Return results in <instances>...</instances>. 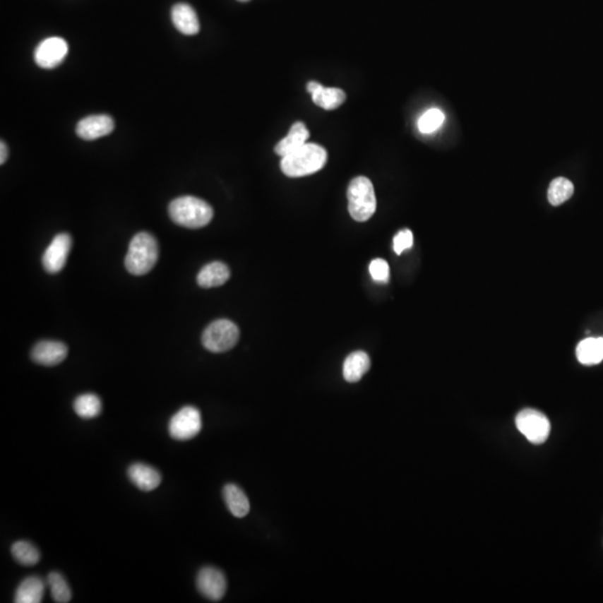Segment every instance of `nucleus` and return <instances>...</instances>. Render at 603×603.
<instances>
[{
    "mask_svg": "<svg viewBox=\"0 0 603 603\" xmlns=\"http://www.w3.org/2000/svg\"><path fill=\"white\" fill-rule=\"evenodd\" d=\"M328 153L326 149L315 143H305L294 153L282 157L280 169L285 176L291 178L315 174L326 166Z\"/></svg>",
    "mask_w": 603,
    "mask_h": 603,
    "instance_id": "nucleus-1",
    "label": "nucleus"
},
{
    "mask_svg": "<svg viewBox=\"0 0 603 603\" xmlns=\"http://www.w3.org/2000/svg\"><path fill=\"white\" fill-rule=\"evenodd\" d=\"M169 216L174 224L190 229L203 228L214 217L209 203L193 196L177 198L169 205Z\"/></svg>",
    "mask_w": 603,
    "mask_h": 603,
    "instance_id": "nucleus-2",
    "label": "nucleus"
},
{
    "mask_svg": "<svg viewBox=\"0 0 603 603\" xmlns=\"http://www.w3.org/2000/svg\"><path fill=\"white\" fill-rule=\"evenodd\" d=\"M157 239L149 232H141L132 238L124 264L132 275H145L157 264Z\"/></svg>",
    "mask_w": 603,
    "mask_h": 603,
    "instance_id": "nucleus-3",
    "label": "nucleus"
},
{
    "mask_svg": "<svg viewBox=\"0 0 603 603\" xmlns=\"http://www.w3.org/2000/svg\"><path fill=\"white\" fill-rule=\"evenodd\" d=\"M349 213L357 222H366L374 216L376 209L374 188L366 177H357L347 188Z\"/></svg>",
    "mask_w": 603,
    "mask_h": 603,
    "instance_id": "nucleus-4",
    "label": "nucleus"
},
{
    "mask_svg": "<svg viewBox=\"0 0 603 603\" xmlns=\"http://www.w3.org/2000/svg\"><path fill=\"white\" fill-rule=\"evenodd\" d=\"M239 340V328L229 320H217L207 326L201 342L210 352L222 353L232 350Z\"/></svg>",
    "mask_w": 603,
    "mask_h": 603,
    "instance_id": "nucleus-5",
    "label": "nucleus"
},
{
    "mask_svg": "<svg viewBox=\"0 0 603 603\" xmlns=\"http://www.w3.org/2000/svg\"><path fill=\"white\" fill-rule=\"evenodd\" d=\"M516 427L534 445L545 443L550 436L551 424L541 411L526 408L516 416Z\"/></svg>",
    "mask_w": 603,
    "mask_h": 603,
    "instance_id": "nucleus-6",
    "label": "nucleus"
},
{
    "mask_svg": "<svg viewBox=\"0 0 603 603\" xmlns=\"http://www.w3.org/2000/svg\"><path fill=\"white\" fill-rule=\"evenodd\" d=\"M203 428L201 411L195 407H184L169 422V434L177 441H189Z\"/></svg>",
    "mask_w": 603,
    "mask_h": 603,
    "instance_id": "nucleus-7",
    "label": "nucleus"
},
{
    "mask_svg": "<svg viewBox=\"0 0 603 603\" xmlns=\"http://www.w3.org/2000/svg\"><path fill=\"white\" fill-rule=\"evenodd\" d=\"M68 54V44L61 37L44 40L34 52L36 64L42 68L51 70L61 65Z\"/></svg>",
    "mask_w": 603,
    "mask_h": 603,
    "instance_id": "nucleus-8",
    "label": "nucleus"
},
{
    "mask_svg": "<svg viewBox=\"0 0 603 603\" xmlns=\"http://www.w3.org/2000/svg\"><path fill=\"white\" fill-rule=\"evenodd\" d=\"M72 249V237L66 232H61L54 237L43 255L44 268L49 274H56L64 268L67 257Z\"/></svg>",
    "mask_w": 603,
    "mask_h": 603,
    "instance_id": "nucleus-9",
    "label": "nucleus"
},
{
    "mask_svg": "<svg viewBox=\"0 0 603 603\" xmlns=\"http://www.w3.org/2000/svg\"><path fill=\"white\" fill-rule=\"evenodd\" d=\"M197 587L208 600H222L227 590V580L218 568L205 566L198 573Z\"/></svg>",
    "mask_w": 603,
    "mask_h": 603,
    "instance_id": "nucleus-10",
    "label": "nucleus"
},
{
    "mask_svg": "<svg viewBox=\"0 0 603 603\" xmlns=\"http://www.w3.org/2000/svg\"><path fill=\"white\" fill-rule=\"evenodd\" d=\"M114 126V121L109 115H90L78 123L75 131L80 139L93 141L112 133Z\"/></svg>",
    "mask_w": 603,
    "mask_h": 603,
    "instance_id": "nucleus-11",
    "label": "nucleus"
},
{
    "mask_svg": "<svg viewBox=\"0 0 603 603\" xmlns=\"http://www.w3.org/2000/svg\"><path fill=\"white\" fill-rule=\"evenodd\" d=\"M68 347L59 341H40L32 347V359L45 366H57L66 359Z\"/></svg>",
    "mask_w": 603,
    "mask_h": 603,
    "instance_id": "nucleus-12",
    "label": "nucleus"
},
{
    "mask_svg": "<svg viewBox=\"0 0 603 603\" xmlns=\"http://www.w3.org/2000/svg\"><path fill=\"white\" fill-rule=\"evenodd\" d=\"M174 26L184 35H196L201 30V23L195 9L188 4H177L171 11Z\"/></svg>",
    "mask_w": 603,
    "mask_h": 603,
    "instance_id": "nucleus-13",
    "label": "nucleus"
},
{
    "mask_svg": "<svg viewBox=\"0 0 603 603\" xmlns=\"http://www.w3.org/2000/svg\"><path fill=\"white\" fill-rule=\"evenodd\" d=\"M130 481L143 491H151L157 489L161 483L160 472L149 465L136 464L131 465L128 470Z\"/></svg>",
    "mask_w": 603,
    "mask_h": 603,
    "instance_id": "nucleus-14",
    "label": "nucleus"
},
{
    "mask_svg": "<svg viewBox=\"0 0 603 603\" xmlns=\"http://www.w3.org/2000/svg\"><path fill=\"white\" fill-rule=\"evenodd\" d=\"M230 277L227 265L222 262H214L205 265L197 276L198 285L203 289H211L224 285Z\"/></svg>",
    "mask_w": 603,
    "mask_h": 603,
    "instance_id": "nucleus-15",
    "label": "nucleus"
},
{
    "mask_svg": "<svg viewBox=\"0 0 603 603\" xmlns=\"http://www.w3.org/2000/svg\"><path fill=\"white\" fill-rule=\"evenodd\" d=\"M309 138H310V132L307 130L304 123H294L289 134L276 145L275 153L282 157H285V155L294 153L295 150L303 147L305 143H307L306 141Z\"/></svg>",
    "mask_w": 603,
    "mask_h": 603,
    "instance_id": "nucleus-16",
    "label": "nucleus"
},
{
    "mask_svg": "<svg viewBox=\"0 0 603 603\" xmlns=\"http://www.w3.org/2000/svg\"><path fill=\"white\" fill-rule=\"evenodd\" d=\"M46 585L38 577H28L17 587L13 601L16 603H40L43 601Z\"/></svg>",
    "mask_w": 603,
    "mask_h": 603,
    "instance_id": "nucleus-17",
    "label": "nucleus"
},
{
    "mask_svg": "<svg viewBox=\"0 0 603 603\" xmlns=\"http://www.w3.org/2000/svg\"><path fill=\"white\" fill-rule=\"evenodd\" d=\"M225 502L227 505L228 510L235 518H245L251 510L249 497L246 496L243 489L238 487L235 484H227L225 486L224 491Z\"/></svg>",
    "mask_w": 603,
    "mask_h": 603,
    "instance_id": "nucleus-18",
    "label": "nucleus"
},
{
    "mask_svg": "<svg viewBox=\"0 0 603 603\" xmlns=\"http://www.w3.org/2000/svg\"><path fill=\"white\" fill-rule=\"evenodd\" d=\"M371 361L363 351L351 353L343 363V376L347 382H358L369 371Z\"/></svg>",
    "mask_w": 603,
    "mask_h": 603,
    "instance_id": "nucleus-19",
    "label": "nucleus"
},
{
    "mask_svg": "<svg viewBox=\"0 0 603 603\" xmlns=\"http://www.w3.org/2000/svg\"><path fill=\"white\" fill-rule=\"evenodd\" d=\"M577 358L582 364L592 366L603 360V338H587L580 342Z\"/></svg>",
    "mask_w": 603,
    "mask_h": 603,
    "instance_id": "nucleus-20",
    "label": "nucleus"
},
{
    "mask_svg": "<svg viewBox=\"0 0 603 603\" xmlns=\"http://www.w3.org/2000/svg\"><path fill=\"white\" fill-rule=\"evenodd\" d=\"M311 95L315 105L328 111L341 107L347 99L345 91H342L341 88H324L323 85H321Z\"/></svg>",
    "mask_w": 603,
    "mask_h": 603,
    "instance_id": "nucleus-21",
    "label": "nucleus"
},
{
    "mask_svg": "<svg viewBox=\"0 0 603 603\" xmlns=\"http://www.w3.org/2000/svg\"><path fill=\"white\" fill-rule=\"evenodd\" d=\"M74 410L76 414L83 419H93L101 414V399L94 393L78 395L74 401Z\"/></svg>",
    "mask_w": 603,
    "mask_h": 603,
    "instance_id": "nucleus-22",
    "label": "nucleus"
},
{
    "mask_svg": "<svg viewBox=\"0 0 603 603\" xmlns=\"http://www.w3.org/2000/svg\"><path fill=\"white\" fill-rule=\"evenodd\" d=\"M574 193V186L570 180L560 177L551 182L547 198L551 205H560L572 197Z\"/></svg>",
    "mask_w": 603,
    "mask_h": 603,
    "instance_id": "nucleus-23",
    "label": "nucleus"
},
{
    "mask_svg": "<svg viewBox=\"0 0 603 603\" xmlns=\"http://www.w3.org/2000/svg\"><path fill=\"white\" fill-rule=\"evenodd\" d=\"M11 554L13 559L23 566H32L38 563L40 560V553L37 547L26 541H18L11 547Z\"/></svg>",
    "mask_w": 603,
    "mask_h": 603,
    "instance_id": "nucleus-24",
    "label": "nucleus"
},
{
    "mask_svg": "<svg viewBox=\"0 0 603 603\" xmlns=\"http://www.w3.org/2000/svg\"><path fill=\"white\" fill-rule=\"evenodd\" d=\"M51 595L55 602L67 603L72 599V591L66 580L59 572H52L47 578Z\"/></svg>",
    "mask_w": 603,
    "mask_h": 603,
    "instance_id": "nucleus-25",
    "label": "nucleus"
},
{
    "mask_svg": "<svg viewBox=\"0 0 603 603\" xmlns=\"http://www.w3.org/2000/svg\"><path fill=\"white\" fill-rule=\"evenodd\" d=\"M443 121H445V114L441 109H428L427 112H424L418 121V128L422 133H433L443 126Z\"/></svg>",
    "mask_w": 603,
    "mask_h": 603,
    "instance_id": "nucleus-26",
    "label": "nucleus"
},
{
    "mask_svg": "<svg viewBox=\"0 0 603 603\" xmlns=\"http://www.w3.org/2000/svg\"><path fill=\"white\" fill-rule=\"evenodd\" d=\"M370 274L376 282L387 283L390 276L389 265L383 259H374L370 264Z\"/></svg>",
    "mask_w": 603,
    "mask_h": 603,
    "instance_id": "nucleus-27",
    "label": "nucleus"
},
{
    "mask_svg": "<svg viewBox=\"0 0 603 603\" xmlns=\"http://www.w3.org/2000/svg\"><path fill=\"white\" fill-rule=\"evenodd\" d=\"M412 245H414V235L409 229L401 230L393 239V249L398 255H400L403 251L410 249Z\"/></svg>",
    "mask_w": 603,
    "mask_h": 603,
    "instance_id": "nucleus-28",
    "label": "nucleus"
},
{
    "mask_svg": "<svg viewBox=\"0 0 603 603\" xmlns=\"http://www.w3.org/2000/svg\"><path fill=\"white\" fill-rule=\"evenodd\" d=\"M8 157V148L6 145L5 142L1 141L0 143V163L4 165Z\"/></svg>",
    "mask_w": 603,
    "mask_h": 603,
    "instance_id": "nucleus-29",
    "label": "nucleus"
},
{
    "mask_svg": "<svg viewBox=\"0 0 603 603\" xmlns=\"http://www.w3.org/2000/svg\"><path fill=\"white\" fill-rule=\"evenodd\" d=\"M238 1H241V3H246V1H249V0H238Z\"/></svg>",
    "mask_w": 603,
    "mask_h": 603,
    "instance_id": "nucleus-30",
    "label": "nucleus"
}]
</instances>
